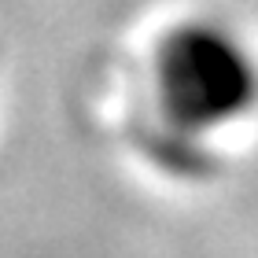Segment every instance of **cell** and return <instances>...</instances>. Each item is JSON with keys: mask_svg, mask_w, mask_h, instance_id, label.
<instances>
[{"mask_svg": "<svg viewBox=\"0 0 258 258\" xmlns=\"http://www.w3.org/2000/svg\"><path fill=\"white\" fill-rule=\"evenodd\" d=\"M151 89L118 92L122 111L137 114L125 137L137 148H159L155 162L184 155L218 166L229 155V133H247L258 118V59L229 30L173 26L151 48Z\"/></svg>", "mask_w": 258, "mask_h": 258, "instance_id": "cell-1", "label": "cell"}]
</instances>
